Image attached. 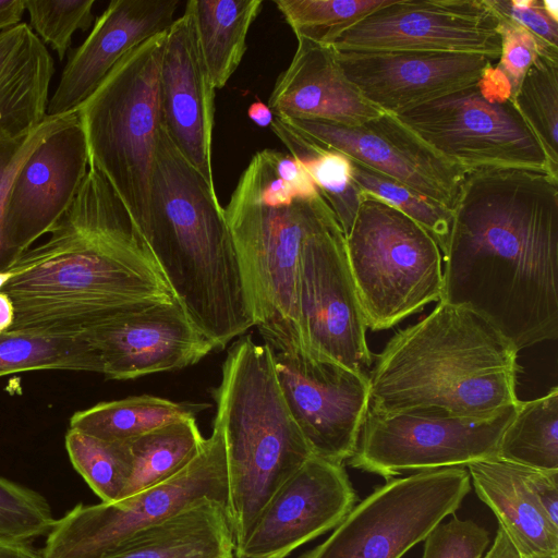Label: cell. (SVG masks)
I'll list each match as a JSON object with an SVG mask.
<instances>
[{
  "instance_id": "cell-1",
  "label": "cell",
  "mask_w": 558,
  "mask_h": 558,
  "mask_svg": "<svg viewBox=\"0 0 558 558\" xmlns=\"http://www.w3.org/2000/svg\"><path fill=\"white\" fill-rule=\"evenodd\" d=\"M442 254L440 301L472 308L520 351L558 336V177L465 174Z\"/></svg>"
},
{
  "instance_id": "cell-2",
  "label": "cell",
  "mask_w": 558,
  "mask_h": 558,
  "mask_svg": "<svg viewBox=\"0 0 558 558\" xmlns=\"http://www.w3.org/2000/svg\"><path fill=\"white\" fill-rule=\"evenodd\" d=\"M41 244L8 270L9 330L78 335L123 310L175 300L130 211L89 165L73 203Z\"/></svg>"
},
{
  "instance_id": "cell-3",
  "label": "cell",
  "mask_w": 558,
  "mask_h": 558,
  "mask_svg": "<svg viewBox=\"0 0 558 558\" xmlns=\"http://www.w3.org/2000/svg\"><path fill=\"white\" fill-rule=\"evenodd\" d=\"M518 350L484 316L439 301L399 329L368 377V411L486 418L517 404Z\"/></svg>"
},
{
  "instance_id": "cell-4",
  "label": "cell",
  "mask_w": 558,
  "mask_h": 558,
  "mask_svg": "<svg viewBox=\"0 0 558 558\" xmlns=\"http://www.w3.org/2000/svg\"><path fill=\"white\" fill-rule=\"evenodd\" d=\"M192 324L223 349L255 327L233 236L213 189L161 126L140 230Z\"/></svg>"
},
{
  "instance_id": "cell-5",
  "label": "cell",
  "mask_w": 558,
  "mask_h": 558,
  "mask_svg": "<svg viewBox=\"0 0 558 558\" xmlns=\"http://www.w3.org/2000/svg\"><path fill=\"white\" fill-rule=\"evenodd\" d=\"M255 327L272 351L305 350L298 277L306 238L336 216L292 155L257 151L225 208Z\"/></svg>"
},
{
  "instance_id": "cell-6",
  "label": "cell",
  "mask_w": 558,
  "mask_h": 558,
  "mask_svg": "<svg viewBox=\"0 0 558 558\" xmlns=\"http://www.w3.org/2000/svg\"><path fill=\"white\" fill-rule=\"evenodd\" d=\"M213 396L214 425L226 446V514L236 550L274 493L313 453L284 402L268 344L251 336L238 340Z\"/></svg>"
},
{
  "instance_id": "cell-7",
  "label": "cell",
  "mask_w": 558,
  "mask_h": 558,
  "mask_svg": "<svg viewBox=\"0 0 558 558\" xmlns=\"http://www.w3.org/2000/svg\"><path fill=\"white\" fill-rule=\"evenodd\" d=\"M166 33L126 53L76 110L89 165L108 180L140 230L147 219L161 131L159 69Z\"/></svg>"
},
{
  "instance_id": "cell-8",
  "label": "cell",
  "mask_w": 558,
  "mask_h": 558,
  "mask_svg": "<svg viewBox=\"0 0 558 558\" xmlns=\"http://www.w3.org/2000/svg\"><path fill=\"white\" fill-rule=\"evenodd\" d=\"M345 238L348 262L366 327L387 330L440 301L442 254L409 216L362 192Z\"/></svg>"
},
{
  "instance_id": "cell-9",
  "label": "cell",
  "mask_w": 558,
  "mask_h": 558,
  "mask_svg": "<svg viewBox=\"0 0 558 558\" xmlns=\"http://www.w3.org/2000/svg\"><path fill=\"white\" fill-rule=\"evenodd\" d=\"M393 116L465 173L519 168L551 174L537 137L514 106L509 81L497 66L488 68L473 84Z\"/></svg>"
},
{
  "instance_id": "cell-10",
  "label": "cell",
  "mask_w": 558,
  "mask_h": 558,
  "mask_svg": "<svg viewBox=\"0 0 558 558\" xmlns=\"http://www.w3.org/2000/svg\"><path fill=\"white\" fill-rule=\"evenodd\" d=\"M210 499L228 500L226 446L214 425L194 460L168 481L117 502L77 505L57 520L41 558H104L143 531Z\"/></svg>"
},
{
  "instance_id": "cell-11",
  "label": "cell",
  "mask_w": 558,
  "mask_h": 558,
  "mask_svg": "<svg viewBox=\"0 0 558 558\" xmlns=\"http://www.w3.org/2000/svg\"><path fill=\"white\" fill-rule=\"evenodd\" d=\"M470 489L463 466L387 480L354 506L325 542L299 558H401L454 514Z\"/></svg>"
},
{
  "instance_id": "cell-12",
  "label": "cell",
  "mask_w": 558,
  "mask_h": 558,
  "mask_svg": "<svg viewBox=\"0 0 558 558\" xmlns=\"http://www.w3.org/2000/svg\"><path fill=\"white\" fill-rule=\"evenodd\" d=\"M520 401L500 413L474 418L441 412L377 414L367 411L350 465L386 480L497 457L500 438Z\"/></svg>"
},
{
  "instance_id": "cell-13",
  "label": "cell",
  "mask_w": 558,
  "mask_h": 558,
  "mask_svg": "<svg viewBox=\"0 0 558 558\" xmlns=\"http://www.w3.org/2000/svg\"><path fill=\"white\" fill-rule=\"evenodd\" d=\"M298 307L305 351L366 373L373 361L367 327L349 267L344 233L336 216L303 244Z\"/></svg>"
},
{
  "instance_id": "cell-14",
  "label": "cell",
  "mask_w": 558,
  "mask_h": 558,
  "mask_svg": "<svg viewBox=\"0 0 558 558\" xmlns=\"http://www.w3.org/2000/svg\"><path fill=\"white\" fill-rule=\"evenodd\" d=\"M337 51H430L498 61V16L487 0H388L338 34Z\"/></svg>"
},
{
  "instance_id": "cell-15",
  "label": "cell",
  "mask_w": 558,
  "mask_h": 558,
  "mask_svg": "<svg viewBox=\"0 0 558 558\" xmlns=\"http://www.w3.org/2000/svg\"><path fill=\"white\" fill-rule=\"evenodd\" d=\"M272 356L284 402L312 453L343 464L356 450L367 415V374L303 349Z\"/></svg>"
},
{
  "instance_id": "cell-16",
  "label": "cell",
  "mask_w": 558,
  "mask_h": 558,
  "mask_svg": "<svg viewBox=\"0 0 558 558\" xmlns=\"http://www.w3.org/2000/svg\"><path fill=\"white\" fill-rule=\"evenodd\" d=\"M78 336L94 351L99 374L112 379L181 369L215 350L177 300L123 310L88 326Z\"/></svg>"
},
{
  "instance_id": "cell-17",
  "label": "cell",
  "mask_w": 558,
  "mask_h": 558,
  "mask_svg": "<svg viewBox=\"0 0 558 558\" xmlns=\"http://www.w3.org/2000/svg\"><path fill=\"white\" fill-rule=\"evenodd\" d=\"M89 167L77 112L48 134L15 173L7 193L2 232L17 258L49 233L78 193Z\"/></svg>"
},
{
  "instance_id": "cell-18",
  "label": "cell",
  "mask_w": 558,
  "mask_h": 558,
  "mask_svg": "<svg viewBox=\"0 0 558 558\" xmlns=\"http://www.w3.org/2000/svg\"><path fill=\"white\" fill-rule=\"evenodd\" d=\"M281 120L320 145L347 155L448 209H452L466 174L435 153L393 114L383 112L357 126L318 120Z\"/></svg>"
},
{
  "instance_id": "cell-19",
  "label": "cell",
  "mask_w": 558,
  "mask_h": 558,
  "mask_svg": "<svg viewBox=\"0 0 558 558\" xmlns=\"http://www.w3.org/2000/svg\"><path fill=\"white\" fill-rule=\"evenodd\" d=\"M343 464L312 456L270 497L236 558H286L335 529L355 506Z\"/></svg>"
},
{
  "instance_id": "cell-20",
  "label": "cell",
  "mask_w": 558,
  "mask_h": 558,
  "mask_svg": "<svg viewBox=\"0 0 558 558\" xmlns=\"http://www.w3.org/2000/svg\"><path fill=\"white\" fill-rule=\"evenodd\" d=\"M333 51L345 77L369 104L389 114L473 84L494 62L486 56L456 52Z\"/></svg>"
},
{
  "instance_id": "cell-21",
  "label": "cell",
  "mask_w": 558,
  "mask_h": 558,
  "mask_svg": "<svg viewBox=\"0 0 558 558\" xmlns=\"http://www.w3.org/2000/svg\"><path fill=\"white\" fill-rule=\"evenodd\" d=\"M159 105L161 126L171 143L215 189L211 163L215 88L186 10L166 33L159 69Z\"/></svg>"
},
{
  "instance_id": "cell-22",
  "label": "cell",
  "mask_w": 558,
  "mask_h": 558,
  "mask_svg": "<svg viewBox=\"0 0 558 558\" xmlns=\"http://www.w3.org/2000/svg\"><path fill=\"white\" fill-rule=\"evenodd\" d=\"M178 7V0H112L64 66L47 116L76 112L126 53L169 29Z\"/></svg>"
},
{
  "instance_id": "cell-23",
  "label": "cell",
  "mask_w": 558,
  "mask_h": 558,
  "mask_svg": "<svg viewBox=\"0 0 558 558\" xmlns=\"http://www.w3.org/2000/svg\"><path fill=\"white\" fill-rule=\"evenodd\" d=\"M268 107L280 119L318 120L347 126L383 113L345 77L331 47L305 39L278 76Z\"/></svg>"
},
{
  "instance_id": "cell-24",
  "label": "cell",
  "mask_w": 558,
  "mask_h": 558,
  "mask_svg": "<svg viewBox=\"0 0 558 558\" xmlns=\"http://www.w3.org/2000/svg\"><path fill=\"white\" fill-rule=\"evenodd\" d=\"M53 72L50 53L29 25L0 32V142L21 138L45 120Z\"/></svg>"
},
{
  "instance_id": "cell-25",
  "label": "cell",
  "mask_w": 558,
  "mask_h": 558,
  "mask_svg": "<svg viewBox=\"0 0 558 558\" xmlns=\"http://www.w3.org/2000/svg\"><path fill=\"white\" fill-rule=\"evenodd\" d=\"M477 497L525 557L558 554V529L546 518L519 465L497 457L466 465Z\"/></svg>"
},
{
  "instance_id": "cell-26",
  "label": "cell",
  "mask_w": 558,
  "mask_h": 558,
  "mask_svg": "<svg viewBox=\"0 0 558 558\" xmlns=\"http://www.w3.org/2000/svg\"><path fill=\"white\" fill-rule=\"evenodd\" d=\"M104 558H234L226 507L202 500Z\"/></svg>"
},
{
  "instance_id": "cell-27",
  "label": "cell",
  "mask_w": 558,
  "mask_h": 558,
  "mask_svg": "<svg viewBox=\"0 0 558 558\" xmlns=\"http://www.w3.org/2000/svg\"><path fill=\"white\" fill-rule=\"evenodd\" d=\"M262 0H190L197 45L215 89L225 87L246 51L251 25L262 10Z\"/></svg>"
},
{
  "instance_id": "cell-28",
  "label": "cell",
  "mask_w": 558,
  "mask_h": 558,
  "mask_svg": "<svg viewBox=\"0 0 558 558\" xmlns=\"http://www.w3.org/2000/svg\"><path fill=\"white\" fill-rule=\"evenodd\" d=\"M209 404L136 396L75 412L70 428L108 441H128L168 423L195 417Z\"/></svg>"
},
{
  "instance_id": "cell-29",
  "label": "cell",
  "mask_w": 558,
  "mask_h": 558,
  "mask_svg": "<svg viewBox=\"0 0 558 558\" xmlns=\"http://www.w3.org/2000/svg\"><path fill=\"white\" fill-rule=\"evenodd\" d=\"M270 128L307 171L345 236L355 220L362 194L353 181L351 158L320 145L277 117Z\"/></svg>"
},
{
  "instance_id": "cell-30",
  "label": "cell",
  "mask_w": 558,
  "mask_h": 558,
  "mask_svg": "<svg viewBox=\"0 0 558 558\" xmlns=\"http://www.w3.org/2000/svg\"><path fill=\"white\" fill-rule=\"evenodd\" d=\"M204 441L195 417L168 423L128 440L132 473L122 499L177 475L194 460Z\"/></svg>"
},
{
  "instance_id": "cell-31",
  "label": "cell",
  "mask_w": 558,
  "mask_h": 558,
  "mask_svg": "<svg viewBox=\"0 0 558 558\" xmlns=\"http://www.w3.org/2000/svg\"><path fill=\"white\" fill-rule=\"evenodd\" d=\"M497 458L518 465L558 471V388L520 401L498 446Z\"/></svg>"
},
{
  "instance_id": "cell-32",
  "label": "cell",
  "mask_w": 558,
  "mask_h": 558,
  "mask_svg": "<svg viewBox=\"0 0 558 558\" xmlns=\"http://www.w3.org/2000/svg\"><path fill=\"white\" fill-rule=\"evenodd\" d=\"M44 369L99 374V364L92 348L78 335L0 332V377Z\"/></svg>"
},
{
  "instance_id": "cell-33",
  "label": "cell",
  "mask_w": 558,
  "mask_h": 558,
  "mask_svg": "<svg viewBox=\"0 0 558 558\" xmlns=\"http://www.w3.org/2000/svg\"><path fill=\"white\" fill-rule=\"evenodd\" d=\"M65 448L70 461L101 502L121 500L132 473L128 441H108L69 428Z\"/></svg>"
},
{
  "instance_id": "cell-34",
  "label": "cell",
  "mask_w": 558,
  "mask_h": 558,
  "mask_svg": "<svg viewBox=\"0 0 558 558\" xmlns=\"http://www.w3.org/2000/svg\"><path fill=\"white\" fill-rule=\"evenodd\" d=\"M558 177V59L539 54L512 96Z\"/></svg>"
},
{
  "instance_id": "cell-35",
  "label": "cell",
  "mask_w": 558,
  "mask_h": 558,
  "mask_svg": "<svg viewBox=\"0 0 558 558\" xmlns=\"http://www.w3.org/2000/svg\"><path fill=\"white\" fill-rule=\"evenodd\" d=\"M388 0H276L296 39L327 45Z\"/></svg>"
},
{
  "instance_id": "cell-36",
  "label": "cell",
  "mask_w": 558,
  "mask_h": 558,
  "mask_svg": "<svg viewBox=\"0 0 558 558\" xmlns=\"http://www.w3.org/2000/svg\"><path fill=\"white\" fill-rule=\"evenodd\" d=\"M351 161L353 181L362 192L375 195L409 216L435 239L444 252L450 233L451 209L353 159Z\"/></svg>"
},
{
  "instance_id": "cell-37",
  "label": "cell",
  "mask_w": 558,
  "mask_h": 558,
  "mask_svg": "<svg viewBox=\"0 0 558 558\" xmlns=\"http://www.w3.org/2000/svg\"><path fill=\"white\" fill-rule=\"evenodd\" d=\"M56 521L40 494L0 476V542L28 543L48 535Z\"/></svg>"
},
{
  "instance_id": "cell-38",
  "label": "cell",
  "mask_w": 558,
  "mask_h": 558,
  "mask_svg": "<svg viewBox=\"0 0 558 558\" xmlns=\"http://www.w3.org/2000/svg\"><path fill=\"white\" fill-rule=\"evenodd\" d=\"M95 0H25L31 28L49 44L62 61L72 35L87 29L93 22Z\"/></svg>"
},
{
  "instance_id": "cell-39",
  "label": "cell",
  "mask_w": 558,
  "mask_h": 558,
  "mask_svg": "<svg viewBox=\"0 0 558 558\" xmlns=\"http://www.w3.org/2000/svg\"><path fill=\"white\" fill-rule=\"evenodd\" d=\"M73 113L47 116L27 135L13 141L0 142V272L10 270L19 259L8 246L2 232L3 208L10 184L29 154L48 134L64 124Z\"/></svg>"
},
{
  "instance_id": "cell-40",
  "label": "cell",
  "mask_w": 558,
  "mask_h": 558,
  "mask_svg": "<svg viewBox=\"0 0 558 558\" xmlns=\"http://www.w3.org/2000/svg\"><path fill=\"white\" fill-rule=\"evenodd\" d=\"M489 541L483 526L453 515L425 537L422 558H482Z\"/></svg>"
},
{
  "instance_id": "cell-41",
  "label": "cell",
  "mask_w": 558,
  "mask_h": 558,
  "mask_svg": "<svg viewBox=\"0 0 558 558\" xmlns=\"http://www.w3.org/2000/svg\"><path fill=\"white\" fill-rule=\"evenodd\" d=\"M497 16L501 39L497 68L509 81L513 96L526 71L536 58L543 54V51L539 43L531 33L506 17L498 14Z\"/></svg>"
},
{
  "instance_id": "cell-42",
  "label": "cell",
  "mask_w": 558,
  "mask_h": 558,
  "mask_svg": "<svg viewBox=\"0 0 558 558\" xmlns=\"http://www.w3.org/2000/svg\"><path fill=\"white\" fill-rule=\"evenodd\" d=\"M498 15L521 26L539 43L543 54L558 59V22L544 10L539 0H487Z\"/></svg>"
},
{
  "instance_id": "cell-43",
  "label": "cell",
  "mask_w": 558,
  "mask_h": 558,
  "mask_svg": "<svg viewBox=\"0 0 558 558\" xmlns=\"http://www.w3.org/2000/svg\"><path fill=\"white\" fill-rule=\"evenodd\" d=\"M519 470L546 518L558 529V471L522 465H519Z\"/></svg>"
},
{
  "instance_id": "cell-44",
  "label": "cell",
  "mask_w": 558,
  "mask_h": 558,
  "mask_svg": "<svg viewBox=\"0 0 558 558\" xmlns=\"http://www.w3.org/2000/svg\"><path fill=\"white\" fill-rule=\"evenodd\" d=\"M482 558H525L507 533L498 526L496 537L488 553Z\"/></svg>"
},
{
  "instance_id": "cell-45",
  "label": "cell",
  "mask_w": 558,
  "mask_h": 558,
  "mask_svg": "<svg viewBox=\"0 0 558 558\" xmlns=\"http://www.w3.org/2000/svg\"><path fill=\"white\" fill-rule=\"evenodd\" d=\"M25 0H0V32L21 23Z\"/></svg>"
},
{
  "instance_id": "cell-46",
  "label": "cell",
  "mask_w": 558,
  "mask_h": 558,
  "mask_svg": "<svg viewBox=\"0 0 558 558\" xmlns=\"http://www.w3.org/2000/svg\"><path fill=\"white\" fill-rule=\"evenodd\" d=\"M0 558H41L28 543L0 542Z\"/></svg>"
},
{
  "instance_id": "cell-47",
  "label": "cell",
  "mask_w": 558,
  "mask_h": 558,
  "mask_svg": "<svg viewBox=\"0 0 558 558\" xmlns=\"http://www.w3.org/2000/svg\"><path fill=\"white\" fill-rule=\"evenodd\" d=\"M248 118L258 126H270L274 120V113L262 100L256 99L251 104L247 110Z\"/></svg>"
},
{
  "instance_id": "cell-48",
  "label": "cell",
  "mask_w": 558,
  "mask_h": 558,
  "mask_svg": "<svg viewBox=\"0 0 558 558\" xmlns=\"http://www.w3.org/2000/svg\"><path fill=\"white\" fill-rule=\"evenodd\" d=\"M14 323V305L9 295L0 292V332L9 330Z\"/></svg>"
},
{
  "instance_id": "cell-49",
  "label": "cell",
  "mask_w": 558,
  "mask_h": 558,
  "mask_svg": "<svg viewBox=\"0 0 558 558\" xmlns=\"http://www.w3.org/2000/svg\"><path fill=\"white\" fill-rule=\"evenodd\" d=\"M542 5H543L545 12L555 22H558V1L557 0H542Z\"/></svg>"
},
{
  "instance_id": "cell-50",
  "label": "cell",
  "mask_w": 558,
  "mask_h": 558,
  "mask_svg": "<svg viewBox=\"0 0 558 558\" xmlns=\"http://www.w3.org/2000/svg\"><path fill=\"white\" fill-rule=\"evenodd\" d=\"M531 558H558V554L556 555H545V556H534Z\"/></svg>"
}]
</instances>
